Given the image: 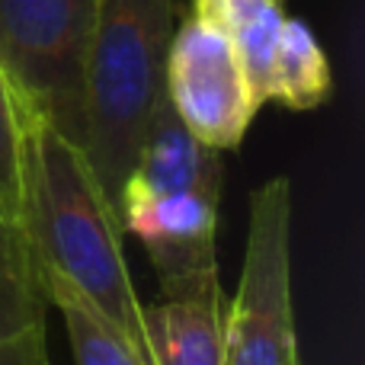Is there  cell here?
Returning <instances> with one entry per match:
<instances>
[{
	"mask_svg": "<svg viewBox=\"0 0 365 365\" xmlns=\"http://www.w3.org/2000/svg\"><path fill=\"white\" fill-rule=\"evenodd\" d=\"M0 365H51L45 327H32L26 334L0 340Z\"/></svg>",
	"mask_w": 365,
	"mask_h": 365,
	"instance_id": "14",
	"label": "cell"
},
{
	"mask_svg": "<svg viewBox=\"0 0 365 365\" xmlns=\"http://www.w3.org/2000/svg\"><path fill=\"white\" fill-rule=\"evenodd\" d=\"M225 292L145 304L141 353L148 365H225Z\"/></svg>",
	"mask_w": 365,
	"mask_h": 365,
	"instance_id": "8",
	"label": "cell"
},
{
	"mask_svg": "<svg viewBox=\"0 0 365 365\" xmlns=\"http://www.w3.org/2000/svg\"><path fill=\"white\" fill-rule=\"evenodd\" d=\"M272 4H279V0H272Z\"/></svg>",
	"mask_w": 365,
	"mask_h": 365,
	"instance_id": "15",
	"label": "cell"
},
{
	"mask_svg": "<svg viewBox=\"0 0 365 365\" xmlns=\"http://www.w3.org/2000/svg\"><path fill=\"white\" fill-rule=\"evenodd\" d=\"M285 13L272 0H225V29L231 36L240 74L253 109L269 103L272 61H276L279 36H282Z\"/></svg>",
	"mask_w": 365,
	"mask_h": 365,
	"instance_id": "12",
	"label": "cell"
},
{
	"mask_svg": "<svg viewBox=\"0 0 365 365\" xmlns=\"http://www.w3.org/2000/svg\"><path fill=\"white\" fill-rule=\"evenodd\" d=\"M225 365H302L292 292V180L250 192L237 295L227 304Z\"/></svg>",
	"mask_w": 365,
	"mask_h": 365,
	"instance_id": "3",
	"label": "cell"
},
{
	"mask_svg": "<svg viewBox=\"0 0 365 365\" xmlns=\"http://www.w3.org/2000/svg\"><path fill=\"white\" fill-rule=\"evenodd\" d=\"M173 10V0H100L96 6L81 71L77 145L115 208L167 100Z\"/></svg>",
	"mask_w": 365,
	"mask_h": 365,
	"instance_id": "2",
	"label": "cell"
},
{
	"mask_svg": "<svg viewBox=\"0 0 365 365\" xmlns=\"http://www.w3.org/2000/svg\"><path fill=\"white\" fill-rule=\"evenodd\" d=\"M125 189L141 192H192L205 199L221 202L225 189V160L221 151L199 141L180 115L170 109V103H160L151 128H148L145 148L138 154L132 177Z\"/></svg>",
	"mask_w": 365,
	"mask_h": 365,
	"instance_id": "7",
	"label": "cell"
},
{
	"mask_svg": "<svg viewBox=\"0 0 365 365\" xmlns=\"http://www.w3.org/2000/svg\"><path fill=\"white\" fill-rule=\"evenodd\" d=\"M330 90H334V71L321 38L304 19L285 16L276 61H272L269 103H279L292 113H311L324 106Z\"/></svg>",
	"mask_w": 365,
	"mask_h": 365,
	"instance_id": "10",
	"label": "cell"
},
{
	"mask_svg": "<svg viewBox=\"0 0 365 365\" xmlns=\"http://www.w3.org/2000/svg\"><path fill=\"white\" fill-rule=\"evenodd\" d=\"M23 227L48 272L68 279L141 346V304L109 202L81 145L29 109L23 158Z\"/></svg>",
	"mask_w": 365,
	"mask_h": 365,
	"instance_id": "1",
	"label": "cell"
},
{
	"mask_svg": "<svg viewBox=\"0 0 365 365\" xmlns=\"http://www.w3.org/2000/svg\"><path fill=\"white\" fill-rule=\"evenodd\" d=\"M164 93L180 122L215 151L244 145L253 109L225 23L182 16L167 48Z\"/></svg>",
	"mask_w": 365,
	"mask_h": 365,
	"instance_id": "5",
	"label": "cell"
},
{
	"mask_svg": "<svg viewBox=\"0 0 365 365\" xmlns=\"http://www.w3.org/2000/svg\"><path fill=\"white\" fill-rule=\"evenodd\" d=\"M48 272L23 225L0 215V340L45 327Z\"/></svg>",
	"mask_w": 365,
	"mask_h": 365,
	"instance_id": "9",
	"label": "cell"
},
{
	"mask_svg": "<svg viewBox=\"0 0 365 365\" xmlns=\"http://www.w3.org/2000/svg\"><path fill=\"white\" fill-rule=\"evenodd\" d=\"M218 199L192 192L122 189L119 218L141 240L164 298L221 292L218 282Z\"/></svg>",
	"mask_w": 365,
	"mask_h": 365,
	"instance_id": "6",
	"label": "cell"
},
{
	"mask_svg": "<svg viewBox=\"0 0 365 365\" xmlns=\"http://www.w3.org/2000/svg\"><path fill=\"white\" fill-rule=\"evenodd\" d=\"M29 106L0 61V215L23 225V158Z\"/></svg>",
	"mask_w": 365,
	"mask_h": 365,
	"instance_id": "13",
	"label": "cell"
},
{
	"mask_svg": "<svg viewBox=\"0 0 365 365\" xmlns=\"http://www.w3.org/2000/svg\"><path fill=\"white\" fill-rule=\"evenodd\" d=\"M100 0H0V61L36 115L81 132V71Z\"/></svg>",
	"mask_w": 365,
	"mask_h": 365,
	"instance_id": "4",
	"label": "cell"
},
{
	"mask_svg": "<svg viewBox=\"0 0 365 365\" xmlns=\"http://www.w3.org/2000/svg\"><path fill=\"white\" fill-rule=\"evenodd\" d=\"M48 302L64 317L74 365H148L138 343L58 272H48Z\"/></svg>",
	"mask_w": 365,
	"mask_h": 365,
	"instance_id": "11",
	"label": "cell"
}]
</instances>
